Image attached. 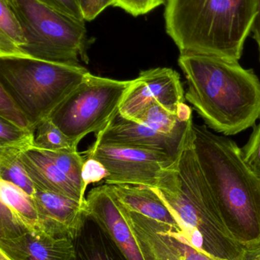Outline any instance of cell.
Wrapping results in <instances>:
<instances>
[{
  "label": "cell",
  "mask_w": 260,
  "mask_h": 260,
  "mask_svg": "<svg viewBox=\"0 0 260 260\" xmlns=\"http://www.w3.org/2000/svg\"><path fill=\"white\" fill-rule=\"evenodd\" d=\"M192 145L220 215L246 250L260 246V179L247 166L236 142L206 125L192 124Z\"/></svg>",
  "instance_id": "6da1fadb"
},
{
  "label": "cell",
  "mask_w": 260,
  "mask_h": 260,
  "mask_svg": "<svg viewBox=\"0 0 260 260\" xmlns=\"http://www.w3.org/2000/svg\"><path fill=\"white\" fill-rule=\"evenodd\" d=\"M187 81L185 98L206 126L225 136L252 127L260 119V81L238 61L199 53H180Z\"/></svg>",
  "instance_id": "7a4b0ae2"
},
{
  "label": "cell",
  "mask_w": 260,
  "mask_h": 260,
  "mask_svg": "<svg viewBox=\"0 0 260 260\" xmlns=\"http://www.w3.org/2000/svg\"><path fill=\"white\" fill-rule=\"evenodd\" d=\"M256 13V0H166L165 26L180 53L238 61Z\"/></svg>",
  "instance_id": "3957f363"
},
{
  "label": "cell",
  "mask_w": 260,
  "mask_h": 260,
  "mask_svg": "<svg viewBox=\"0 0 260 260\" xmlns=\"http://www.w3.org/2000/svg\"><path fill=\"white\" fill-rule=\"evenodd\" d=\"M178 182L170 189L153 188L170 209L189 242L218 260H245V249L230 235L198 165L192 127L177 159Z\"/></svg>",
  "instance_id": "277c9868"
},
{
  "label": "cell",
  "mask_w": 260,
  "mask_h": 260,
  "mask_svg": "<svg viewBox=\"0 0 260 260\" xmlns=\"http://www.w3.org/2000/svg\"><path fill=\"white\" fill-rule=\"evenodd\" d=\"M89 73L81 65L29 56L0 57V85L21 108L35 130Z\"/></svg>",
  "instance_id": "5b68a950"
},
{
  "label": "cell",
  "mask_w": 260,
  "mask_h": 260,
  "mask_svg": "<svg viewBox=\"0 0 260 260\" xmlns=\"http://www.w3.org/2000/svg\"><path fill=\"white\" fill-rule=\"evenodd\" d=\"M25 37L26 56L60 63L88 62L85 21L63 13L39 0H8Z\"/></svg>",
  "instance_id": "8992f818"
},
{
  "label": "cell",
  "mask_w": 260,
  "mask_h": 260,
  "mask_svg": "<svg viewBox=\"0 0 260 260\" xmlns=\"http://www.w3.org/2000/svg\"><path fill=\"white\" fill-rule=\"evenodd\" d=\"M131 84L132 80H115L90 73L48 118L77 148L83 138L103 129L119 114Z\"/></svg>",
  "instance_id": "52a82bcc"
},
{
  "label": "cell",
  "mask_w": 260,
  "mask_h": 260,
  "mask_svg": "<svg viewBox=\"0 0 260 260\" xmlns=\"http://www.w3.org/2000/svg\"><path fill=\"white\" fill-rule=\"evenodd\" d=\"M86 155L105 167L108 172L106 184L170 189L178 182L177 159L158 150L102 144L93 145Z\"/></svg>",
  "instance_id": "ba28073f"
},
{
  "label": "cell",
  "mask_w": 260,
  "mask_h": 260,
  "mask_svg": "<svg viewBox=\"0 0 260 260\" xmlns=\"http://www.w3.org/2000/svg\"><path fill=\"white\" fill-rule=\"evenodd\" d=\"M119 204L147 260H218L194 247L180 229Z\"/></svg>",
  "instance_id": "9c48e42d"
},
{
  "label": "cell",
  "mask_w": 260,
  "mask_h": 260,
  "mask_svg": "<svg viewBox=\"0 0 260 260\" xmlns=\"http://www.w3.org/2000/svg\"><path fill=\"white\" fill-rule=\"evenodd\" d=\"M185 101L184 90L177 71L165 67L151 69L140 72L138 77L132 80L119 114L133 120L154 102L178 114Z\"/></svg>",
  "instance_id": "30bf717a"
},
{
  "label": "cell",
  "mask_w": 260,
  "mask_h": 260,
  "mask_svg": "<svg viewBox=\"0 0 260 260\" xmlns=\"http://www.w3.org/2000/svg\"><path fill=\"white\" fill-rule=\"evenodd\" d=\"M85 212L103 229L128 260H147L110 185L96 186L89 192L85 197Z\"/></svg>",
  "instance_id": "8fae6325"
},
{
  "label": "cell",
  "mask_w": 260,
  "mask_h": 260,
  "mask_svg": "<svg viewBox=\"0 0 260 260\" xmlns=\"http://www.w3.org/2000/svg\"><path fill=\"white\" fill-rule=\"evenodd\" d=\"M191 129L186 134H163L119 113L103 129L95 134L93 145L108 144L158 150L177 160Z\"/></svg>",
  "instance_id": "7c38bea8"
},
{
  "label": "cell",
  "mask_w": 260,
  "mask_h": 260,
  "mask_svg": "<svg viewBox=\"0 0 260 260\" xmlns=\"http://www.w3.org/2000/svg\"><path fill=\"white\" fill-rule=\"evenodd\" d=\"M35 189L33 199L41 231L53 236L76 239L87 217L85 203L56 192Z\"/></svg>",
  "instance_id": "4fadbf2b"
},
{
  "label": "cell",
  "mask_w": 260,
  "mask_h": 260,
  "mask_svg": "<svg viewBox=\"0 0 260 260\" xmlns=\"http://www.w3.org/2000/svg\"><path fill=\"white\" fill-rule=\"evenodd\" d=\"M0 253L10 260H76L74 240L35 231L0 239Z\"/></svg>",
  "instance_id": "5bb4252c"
},
{
  "label": "cell",
  "mask_w": 260,
  "mask_h": 260,
  "mask_svg": "<svg viewBox=\"0 0 260 260\" xmlns=\"http://www.w3.org/2000/svg\"><path fill=\"white\" fill-rule=\"evenodd\" d=\"M21 160L35 188L56 192L85 203L80 191L41 150L30 148L21 153Z\"/></svg>",
  "instance_id": "9a60e30c"
},
{
  "label": "cell",
  "mask_w": 260,
  "mask_h": 260,
  "mask_svg": "<svg viewBox=\"0 0 260 260\" xmlns=\"http://www.w3.org/2000/svg\"><path fill=\"white\" fill-rule=\"evenodd\" d=\"M110 186L119 201L128 210L181 230L170 209L153 188L126 184Z\"/></svg>",
  "instance_id": "2e32d148"
},
{
  "label": "cell",
  "mask_w": 260,
  "mask_h": 260,
  "mask_svg": "<svg viewBox=\"0 0 260 260\" xmlns=\"http://www.w3.org/2000/svg\"><path fill=\"white\" fill-rule=\"evenodd\" d=\"M76 260H128L103 229L87 216L74 240Z\"/></svg>",
  "instance_id": "e0dca14e"
},
{
  "label": "cell",
  "mask_w": 260,
  "mask_h": 260,
  "mask_svg": "<svg viewBox=\"0 0 260 260\" xmlns=\"http://www.w3.org/2000/svg\"><path fill=\"white\" fill-rule=\"evenodd\" d=\"M22 26L8 0H0V57L26 56Z\"/></svg>",
  "instance_id": "ac0fdd59"
},
{
  "label": "cell",
  "mask_w": 260,
  "mask_h": 260,
  "mask_svg": "<svg viewBox=\"0 0 260 260\" xmlns=\"http://www.w3.org/2000/svg\"><path fill=\"white\" fill-rule=\"evenodd\" d=\"M0 202L8 206L29 231L42 232L33 197L13 183L0 180Z\"/></svg>",
  "instance_id": "d6986e66"
},
{
  "label": "cell",
  "mask_w": 260,
  "mask_h": 260,
  "mask_svg": "<svg viewBox=\"0 0 260 260\" xmlns=\"http://www.w3.org/2000/svg\"><path fill=\"white\" fill-rule=\"evenodd\" d=\"M24 151L18 148H0V180L13 183L33 197L36 189L21 160Z\"/></svg>",
  "instance_id": "ffe728a7"
},
{
  "label": "cell",
  "mask_w": 260,
  "mask_h": 260,
  "mask_svg": "<svg viewBox=\"0 0 260 260\" xmlns=\"http://www.w3.org/2000/svg\"><path fill=\"white\" fill-rule=\"evenodd\" d=\"M42 151V150H41ZM48 156L58 168L68 177L69 180L80 191L85 198L82 179V170L85 159L80 155L77 150H61V151H42Z\"/></svg>",
  "instance_id": "44dd1931"
},
{
  "label": "cell",
  "mask_w": 260,
  "mask_h": 260,
  "mask_svg": "<svg viewBox=\"0 0 260 260\" xmlns=\"http://www.w3.org/2000/svg\"><path fill=\"white\" fill-rule=\"evenodd\" d=\"M35 148L42 151L77 150L68 137L50 119L43 121L37 127Z\"/></svg>",
  "instance_id": "7402d4cb"
},
{
  "label": "cell",
  "mask_w": 260,
  "mask_h": 260,
  "mask_svg": "<svg viewBox=\"0 0 260 260\" xmlns=\"http://www.w3.org/2000/svg\"><path fill=\"white\" fill-rule=\"evenodd\" d=\"M34 131L21 129L0 118V148H18L27 151L35 148Z\"/></svg>",
  "instance_id": "603a6c76"
},
{
  "label": "cell",
  "mask_w": 260,
  "mask_h": 260,
  "mask_svg": "<svg viewBox=\"0 0 260 260\" xmlns=\"http://www.w3.org/2000/svg\"><path fill=\"white\" fill-rule=\"evenodd\" d=\"M0 118L21 128L35 132L22 110L0 85Z\"/></svg>",
  "instance_id": "cb8c5ba5"
},
{
  "label": "cell",
  "mask_w": 260,
  "mask_h": 260,
  "mask_svg": "<svg viewBox=\"0 0 260 260\" xmlns=\"http://www.w3.org/2000/svg\"><path fill=\"white\" fill-rule=\"evenodd\" d=\"M241 150L244 162L260 179V119L248 142Z\"/></svg>",
  "instance_id": "d4e9b609"
},
{
  "label": "cell",
  "mask_w": 260,
  "mask_h": 260,
  "mask_svg": "<svg viewBox=\"0 0 260 260\" xmlns=\"http://www.w3.org/2000/svg\"><path fill=\"white\" fill-rule=\"evenodd\" d=\"M166 3V0H114L112 6L137 17L146 15Z\"/></svg>",
  "instance_id": "484cf974"
},
{
  "label": "cell",
  "mask_w": 260,
  "mask_h": 260,
  "mask_svg": "<svg viewBox=\"0 0 260 260\" xmlns=\"http://www.w3.org/2000/svg\"><path fill=\"white\" fill-rule=\"evenodd\" d=\"M108 172L105 167L99 160L93 157H86L82 170L83 190L85 192L90 183H98L105 180Z\"/></svg>",
  "instance_id": "4316f807"
},
{
  "label": "cell",
  "mask_w": 260,
  "mask_h": 260,
  "mask_svg": "<svg viewBox=\"0 0 260 260\" xmlns=\"http://www.w3.org/2000/svg\"><path fill=\"white\" fill-rule=\"evenodd\" d=\"M114 0H77L82 19L90 21L99 16Z\"/></svg>",
  "instance_id": "83f0119b"
},
{
  "label": "cell",
  "mask_w": 260,
  "mask_h": 260,
  "mask_svg": "<svg viewBox=\"0 0 260 260\" xmlns=\"http://www.w3.org/2000/svg\"><path fill=\"white\" fill-rule=\"evenodd\" d=\"M39 1L73 18L83 20L76 0H39Z\"/></svg>",
  "instance_id": "f1b7e54d"
},
{
  "label": "cell",
  "mask_w": 260,
  "mask_h": 260,
  "mask_svg": "<svg viewBox=\"0 0 260 260\" xmlns=\"http://www.w3.org/2000/svg\"><path fill=\"white\" fill-rule=\"evenodd\" d=\"M251 30L253 33V38L259 48L260 57V0H256V13L253 20Z\"/></svg>",
  "instance_id": "f546056e"
},
{
  "label": "cell",
  "mask_w": 260,
  "mask_h": 260,
  "mask_svg": "<svg viewBox=\"0 0 260 260\" xmlns=\"http://www.w3.org/2000/svg\"><path fill=\"white\" fill-rule=\"evenodd\" d=\"M245 260H260V246L254 250H247Z\"/></svg>",
  "instance_id": "4dcf8cb0"
},
{
  "label": "cell",
  "mask_w": 260,
  "mask_h": 260,
  "mask_svg": "<svg viewBox=\"0 0 260 260\" xmlns=\"http://www.w3.org/2000/svg\"><path fill=\"white\" fill-rule=\"evenodd\" d=\"M0 260H10L8 259L7 257H6V256H5L3 253H0Z\"/></svg>",
  "instance_id": "1f68e13d"
},
{
  "label": "cell",
  "mask_w": 260,
  "mask_h": 260,
  "mask_svg": "<svg viewBox=\"0 0 260 260\" xmlns=\"http://www.w3.org/2000/svg\"><path fill=\"white\" fill-rule=\"evenodd\" d=\"M76 2H77V0H76Z\"/></svg>",
  "instance_id": "d6a6232c"
}]
</instances>
